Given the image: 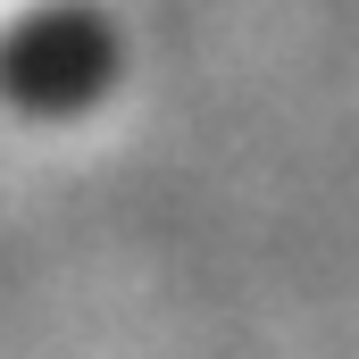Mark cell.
Wrapping results in <instances>:
<instances>
[{"label":"cell","instance_id":"obj_1","mask_svg":"<svg viewBox=\"0 0 359 359\" xmlns=\"http://www.w3.org/2000/svg\"><path fill=\"white\" fill-rule=\"evenodd\" d=\"M117 25L84 0H50L0 34V100L25 117H76L117 84Z\"/></svg>","mask_w":359,"mask_h":359}]
</instances>
